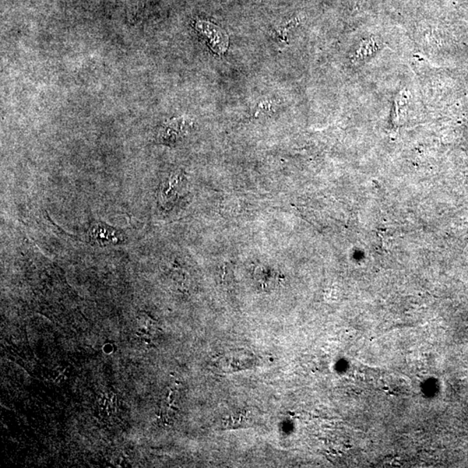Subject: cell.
Instances as JSON below:
<instances>
[{"label": "cell", "mask_w": 468, "mask_h": 468, "mask_svg": "<svg viewBox=\"0 0 468 468\" xmlns=\"http://www.w3.org/2000/svg\"><path fill=\"white\" fill-rule=\"evenodd\" d=\"M257 359L252 352L244 349L232 350L226 352L214 362L218 371L224 374H231L255 366Z\"/></svg>", "instance_id": "6da1fadb"}, {"label": "cell", "mask_w": 468, "mask_h": 468, "mask_svg": "<svg viewBox=\"0 0 468 468\" xmlns=\"http://www.w3.org/2000/svg\"><path fill=\"white\" fill-rule=\"evenodd\" d=\"M195 27L214 54L218 55L226 54L229 40H228L227 34L223 30L214 26L213 24L200 20L197 21Z\"/></svg>", "instance_id": "7a4b0ae2"}, {"label": "cell", "mask_w": 468, "mask_h": 468, "mask_svg": "<svg viewBox=\"0 0 468 468\" xmlns=\"http://www.w3.org/2000/svg\"><path fill=\"white\" fill-rule=\"evenodd\" d=\"M89 236L93 245L101 246L117 245L123 241L120 232L102 223H95L90 227Z\"/></svg>", "instance_id": "3957f363"}, {"label": "cell", "mask_w": 468, "mask_h": 468, "mask_svg": "<svg viewBox=\"0 0 468 468\" xmlns=\"http://www.w3.org/2000/svg\"><path fill=\"white\" fill-rule=\"evenodd\" d=\"M190 128L191 124L184 118L172 120L161 128L159 138L163 143H175L182 138Z\"/></svg>", "instance_id": "277c9868"}, {"label": "cell", "mask_w": 468, "mask_h": 468, "mask_svg": "<svg viewBox=\"0 0 468 468\" xmlns=\"http://www.w3.org/2000/svg\"><path fill=\"white\" fill-rule=\"evenodd\" d=\"M255 414L252 409H244L235 412L224 420L225 428L238 429L249 428L255 422Z\"/></svg>", "instance_id": "5b68a950"}]
</instances>
